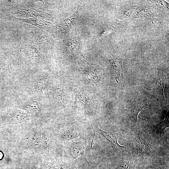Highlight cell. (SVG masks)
Segmentation results:
<instances>
[{"mask_svg": "<svg viewBox=\"0 0 169 169\" xmlns=\"http://www.w3.org/2000/svg\"><path fill=\"white\" fill-rule=\"evenodd\" d=\"M132 137L133 151L136 157H149L153 155L154 144L152 137L147 133L136 127Z\"/></svg>", "mask_w": 169, "mask_h": 169, "instance_id": "1", "label": "cell"}, {"mask_svg": "<svg viewBox=\"0 0 169 169\" xmlns=\"http://www.w3.org/2000/svg\"><path fill=\"white\" fill-rule=\"evenodd\" d=\"M89 127L79 123H66L57 129L56 135L63 145L76 138L85 137Z\"/></svg>", "mask_w": 169, "mask_h": 169, "instance_id": "2", "label": "cell"}, {"mask_svg": "<svg viewBox=\"0 0 169 169\" xmlns=\"http://www.w3.org/2000/svg\"><path fill=\"white\" fill-rule=\"evenodd\" d=\"M148 93L144 89L139 87L136 98L129 105L126 112L128 116V122L134 129L137 127L138 115L144 107L148 106Z\"/></svg>", "mask_w": 169, "mask_h": 169, "instance_id": "3", "label": "cell"}, {"mask_svg": "<svg viewBox=\"0 0 169 169\" xmlns=\"http://www.w3.org/2000/svg\"><path fill=\"white\" fill-rule=\"evenodd\" d=\"M86 141L85 137H78L70 140L63 145L64 159L74 163V160L80 155L86 159L84 146Z\"/></svg>", "mask_w": 169, "mask_h": 169, "instance_id": "4", "label": "cell"}, {"mask_svg": "<svg viewBox=\"0 0 169 169\" xmlns=\"http://www.w3.org/2000/svg\"><path fill=\"white\" fill-rule=\"evenodd\" d=\"M112 127V125L110 131H106L98 128L94 123H91L89 127L93 130L94 134L91 143V147H92L94 144V139L95 134L96 132L100 134L106 141L110 142L113 150L116 154L124 152L127 150L129 148L127 146H121L117 142L118 139H120L124 141L127 142L123 138L121 131L115 133H113L111 131Z\"/></svg>", "mask_w": 169, "mask_h": 169, "instance_id": "5", "label": "cell"}, {"mask_svg": "<svg viewBox=\"0 0 169 169\" xmlns=\"http://www.w3.org/2000/svg\"><path fill=\"white\" fill-rule=\"evenodd\" d=\"M29 115L24 111L18 109H13L0 118V126L21 123L26 121Z\"/></svg>", "mask_w": 169, "mask_h": 169, "instance_id": "6", "label": "cell"}, {"mask_svg": "<svg viewBox=\"0 0 169 169\" xmlns=\"http://www.w3.org/2000/svg\"><path fill=\"white\" fill-rule=\"evenodd\" d=\"M119 157V164L117 168L124 169H135L136 160L129 148L125 151L116 154Z\"/></svg>", "mask_w": 169, "mask_h": 169, "instance_id": "7", "label": "cell"}, {"mask_svg": "<svg viewBox=\"0 0 169 169\" xmlns=\"http://www.w3.org/2000/svg\"><path fill=\"white\" fill-rule=\"evenodd\" d=\"M157 73L155 82V90L160 101L163 103L165 101L164 90L165 81V70L162 67H157Z\"/></svg>", "mask_w": 169, "mask_h": 169, "instance_id": "8", "label": "cell"}, {"mask_svg": "<svg viewBox=\"0 0 169 169\" xmlns=\"http://www.w3.org/2000/svg\"><path fill=\"white\" fill-rule=\"evenodd\" d=\"M123 59L117 55L112 56L110 61L111 68L114 76L117 83L122 81L124 79V73L122 63Z\"/></svg>", "mask_w": 169, "mask_h": 169, "instance_id": "9", "label": "cell"}, {"mask_svg": "<svg viewBox=\"0 0 169 169\" xmlns=\"http://www.w3.org/2000/svg\"><path fill=\"white\" fill-rule=\"evenodd\" d=\"M42 169H77L74 163L65 159L53 160L46 163Z\"/></svg>", "mask_w": 169, "mask_h": 169, "instance_id": "10", "label": "cell"}, {"mask_svg": "<svg viewBox=\"0 0 169 169\" xmlns=\"http://www.w3.org/2000/svg\"><path fill=\"white\" fill-rule=\"evenodd\" d=\"M21 108L29 114L34 115L41 112L43 105L41 102L35 99H31L24 102Z\"/></svg>", "mask_w": 169, "mask_h": 169, "instance_id": "11", "label": "cell"}, {"mask_svg": "<svg viewBox=\"0 0 169 169\" xmlns=\"http://www.w3.org/2000/svg\"><path fill=\"white\" fill-rule=\"evenodd\" d=\"M82 8L79 7L73 14L64 20L59 27L58 32H63L68 30L74 24Z\"/></svg>", "mask_w": 169, "mask_h": 169, "instance_id": "12", "label": "cell"}, {"mask_svg": "<svg viewBox=\"0 0 169 169\" xmlns=\"http://www.w3.org/2000/svg\"><path fill=\"white\" fill-rule=\"evenodd\" d=\"M168 113V112L167 113L163 121L152 126L153 133L158 135L160 138L165 129L169 126Z\"/></svg>", "mask_w": 169, "mask_h": 169, "instance_id": "13", "label": "cell"}, {"mask_svg": "<svg viewBox=\"0 0 169 169\" xmlns=\"http://www.w3.org/2000/svg\"><path fill=\"white\" fill-rule=\"evenodd\" d=\"M48 75L43 73L38 77L35 84V90L38 92L42 91L47 86L49 81Z\"/></svg>", "mask_w": 169, "mask_h": 169, "instance_id": "14", "label": "cell"}, {"mask_svg": "<svg viewBox=\"0 0 169 169\" xmlns=\"http://www.w3.org/2000/svg\"><path fill=\"white\" fill-rule=\"evenodd\" d=\"M54 98L59 103H62L65 98L64 93L61 87L54 85L53 89Z\"/></svg>", "mask_w": 169, "mask_h": 169, "instance_id": "15", "label": "cell"}, {"mask_svg": "<svg viewBox=\"0 0 169 169\" xmlns=\"http://www.w3.org/2000/svg\"><path fill=\"white\" fill-rule=\"evenodd\" d=\"M69 44V52L75 53V52L77 51L78 44L76 41L75 40H72Z\"/></svg>", "mask_w": 169, "mask_h": 169, "instance_id": "16", "label": "cell"}, {"mask_svg": "<svg viewBox=\"0 0 169 169\" xmlns=\"http://www.w3.org/2000/svg\"><path fill=\"white\" fill-rule=\"evenodd\" d=\"M156 163L160 169H169L168 167L166 166L165 165H163L162 163L158 162H156Z\"/></svg>", "mask_w": 169, "mask_h": 169, "instance_id": "17", "label": "cell"}, {"mask_svg": "<svg viewBox=\"0 0 169 169\" xmlns=\"http://www.w3.org/2000/svg\"><path fill=\"white\" fill-rule=\"evenodd\" d=\"M112 31V29L108 28L104 31L101 36L102 37H105V36L108 35Z\"/></svg>", "mask_w": 169, "mask_h": 169, "instance_id": "18", "label": "cell"}, {"mask_svg": "<svg viewBox=\"0 0 169 169\" xmlns=\"http://www.w3.org/2000/svg\"><path fill=\"white\" fill-rule=\"evenodd\" d=\"M3 155L2 153L0 152V159H1L3 157Z\"/></svg>", "mask_w": 169, "mask_h": 169, "instance_id": "19", "label": "cell"}]
</instances>
